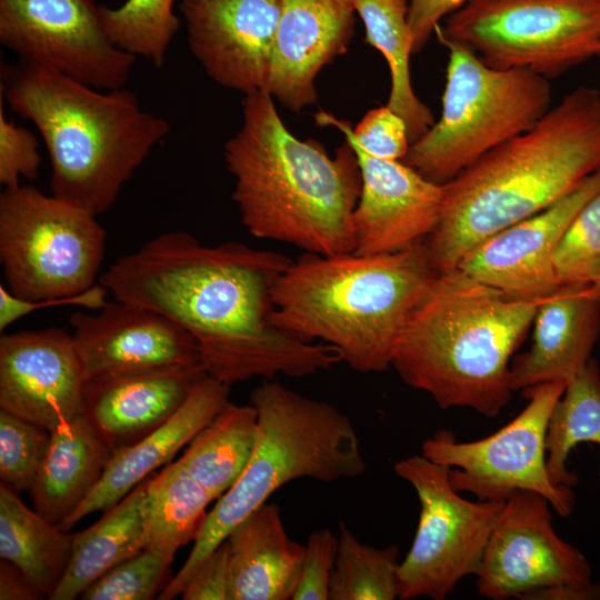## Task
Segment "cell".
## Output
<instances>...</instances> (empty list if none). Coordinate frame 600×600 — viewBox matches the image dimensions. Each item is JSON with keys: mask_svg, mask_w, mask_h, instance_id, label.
Masks as SVG:
<instances>
[{"mask_svg": "<svg viewBox=\"0 0 600 600\" xmlns=\"http://www.w3.org/2000/svg\"><path fill=\"white\" fill-rule=\"evenodd\" d=\"M96 214L29 186L0 194V260L8 290L29 301L94 286L106 249Z\"/></svg>", "mask_w": 600, "mask_h": 600, "instance_id": "cell-10", "label": "cell"}, {"mask_svg": "<svg viewBox=\"0 0 600 600\" xmlns=\"http://www.w3.org/2000/svg\"><path fill=\"white\" fill-rule=\"evenodd\" d=\"M258 428L250 403L227 406L188 443L178 463L218 500L249 462Z\"/></svg>", "mask_w": 600, "mask_h": 600, "instance_id": "cell-29", "label": "cell"}, {"mask_svg": "<svg viewBox=\"0 0 600 600\" xmlns=\"http://www.w3.org/2000/svg\"><path fill=\"white\" fill-rule=\"evenodd\" d=\"M207 374L192 364L89 380L82 413L116 452L166 422Z\"/></svg>", "mask_w": 600, "mask_h": 600, "instance_id": "cell-21", "label": "cell"}, {"mask_svg": "<svg viewBox=\"0 0 600 600\" xmlns=\"http://www.w3.org/2000/svg\"><path fill=\"white\" fill-rule=\"evenodd\" d=\"M289 257L238 242L206 246L183 231L159 234L119 258L100 283L113 299L176 321L199 343L206 372L231 384L252 377H304L342 362L272 321Z\"/></svg>", "mask_w": 600, "mask_h": 600, "instance_id": "cell-1", "label": "cell"}, {"mask_svg": "<svg viewBox=\"0 0 600 600\" xmlns=\"http://www.w3.org/2000/svg\"><path fill=\"white\" fill-rule=\"evenodd\" d=\"M316 122L337 129L371 156L402 160L411 144L404 120L387 106L369 110L352 129L351 124L333 114L320 111Z\"/></svg>", "mask_w": 600, "mask_h": 600, "instance_id": "cell-37", "label": "cell"}, {"mask_svg": "<svg viewBox=\"0 0 600 600\" xmlns=\"http://www.w3.org/2000/svg\"><path fill=\"white\" fill-rule=\"evenodd\" d=\"M593 284L597 287V289L600 292V276H599V278L597 279V281Z\"/></svg>", "mask_w": 600, "mask_h": 600, "instance_id": "cell-44", "label": "cell"}, {"mask_svg": "<svg viewBox=\"0 0 600 600\" xmlns=\"http://www.w3.org/2000/svg\"><path fill=\"white\" fill-rule=\"evenodd\" d=\"M600 192V168L540 212L500 231L472 250L458 268L513 298L556 291L553 256L571 221Z\"/></svg>", "mask_w": 600, "mask_h": 600, "instance_id": "cell-19", "label": "cell"}, {"mask_svg": "<svg viewBox=\"0 0 600 600\" xmlns=\"http://www.w3.org/2000/svg\"><path fill=\"white\" fill-rule=\"evenodd\" d=\"M226 540L230 600H292L306 546L288 537L276 503H263L239 522Z\"/></svg>", "mask_w": 600, "mask_h": 600, "instance_id": "cell-24", "label": "cell"}, {"mask_svg": "<svg viewBox=\"0 0 600 600\" xmlns=\"http://www.w3.org/2000/svg\"><path fill=\"white\" fill-rule=\"evenodd\" d=\"M434 34L489 67L550 80L600 57V0H467Z\"/></svg>", "mask_w": 600, "mask_h": 600, "instance_id": "cell-9", "label": "cell"}, {"mask_svg": "<svg viewBox=\"0 0 600 600\" xmlns=\"http://www.w3.org/2000/svg\"><path fill=\"white\" fill-rule=\"evenodd\" d=\"M86 383L72 334L64 330L0 337V409L51 431L82 413Z\"/></svg>", "mask_w": 600, "mask_h": 600, "instance_id": "cell-17", "label": "cell"}, {"mask_svg": "<svg viewBox=\"0 0 600 600\" xmlns=\"http://www.w3.org/2000/svg\"><path fill=\"white\" fill-rule=\"evenodd\" d=\"M600 333V292L594 284L560 286L540 303L530 349L511 361L514 391L568 383L591 359Z\"/></svg>", "mask_w": 600, "mask_h": 600, "instance_id": "cell-22", "label": "cell"}, {"mask_svg": "<svg viewBox=\"0 0 600 600\" xmlns=\"http://www.w3.org/2000/svg\"><path fill=\"white\" fill-rule=\"evenodd\" d=\"M346 141L361 174L352 213L353 252L390 253L424 241L440 221L444 184L424 178L402 160L378 158Z\"/></svg>", "mask_w": 600, "mask_h": 600, "instance_id": "cell-18", "label": "cell"}, {"mask_svg": "<svg viewBox=\"0 0 600 600\" xmlns=\"http://www.w3.org/2000/svg\"><path fill=\"white\" fill-rule=\"evenodd\" d=\"M566 383L549 382L522 391L528 403L494 433L458 442L449 430H439L422 444V456L450 467V481L459 492L479 500L504 502L516 491L543 496L561 517L574 508L570 487L554 484L547 469V432L551 411Z\"/></svg>", "mask_w": 600, "mask_h": 600, "instance_id": "cell-12", "label": "cell"}, {"mask_svg": "<svg viewBox=\"0 0 600 600\" xmlns=\"http://www.w3.org/2000/svg\"><path fill=\"white\" fill-rule=\"evenodd\" d=\"M229 402V384L207 374L166 422L113 452L98 486L60 528L69 531L90 513L118 503L158 468L171 462Z\"/></svg>", "mask_w": 600, "mask_h": 600, "instance_id": "cell-23", "label": "cell"}, {"mask_svg": "<svg viewBox=\"0 0 600 600\" xmlns=\"http://www.w3.org/2000/svg\"><path fill=\"white\" fill-rule=\"evenodd\" d=\"M149 477L104 510L91 527L73 534L67 571L49 600H73L120 562L147 547L144 503Z\"/></svg>", "mask_w": 600, "mask_h": 600, "instance_id": "cell-26", "label": "cell"}, {"mask_svg": "<svg viewBox=\"0 0 600 600\" xmlns=\"http://www.w3.org/2000/svg\"><path fill=\"white\" fill-rule=\"evenodd\" d=\"M0 42L21 61L100 90L123 88L136 62L110 39L94 0H0Z\"/></svg>", "mask_w": 600, "mask_h": 600, "instance_id": "cell-14", "label": "cell"}, {"mask_svg": "<svg viewBox=\"0 0 600 600\" xmlns=\"http://www.w3.org/2000/svg\"><path fill=\"white\" fill-rule=\"evenodd\" d=\"M267 92L300 112L316 104L320 71L343 54L353 37V0H280Z\"/></svg>", "mask_w": 600, "mask_h": 600, "instance_id": "cell-20", "label": "cell"}, {"mask_svg": "<svg viewBox=\"0 0 600 600\" xmlns=\"http://www.w3.org/2000/svg\"><path fill=\"white\" fill-rule=\"evenodd\" d=\"M544 298L510 297L460 268L437 272L399 336L391 366L442 409L496 417L513 392L511 357Z\"/></svg>", "mask_w": 600, "mask_h": 600, "instance_id": "cell-4", "label": "cell"}, {"mask_svg": "<svg viewBox=\"0 0 600 600\" xmlns=\"http://www.w3.org/2000/svg\"><path fill=\"white\" fill-rule=\"evenodd\" d=\"M0 183L17 187L20 179L37 177L41 158L36 137L26 128L9 120L0 104Z\"/></svg>", "mask_w": 600, "mask_h": 600, "instance_id": "cell-38", "label": "cell"}, {"mask_svg": "<svg viewBox=\"0 0 600 600\" xmlns=\"http://www.w3.org/2000/svg\"><path fill=\"white\" fill-rule=\"evenodd\" d=\"M338 537L330 529L312 531L306 544L300 580L292 600H329Z\"/></svg>", "mask_w": 600, "mask_h": 600, "instance_id": "cell-39", "label": "cell"}, {"mask_svg": "<svg viewBox=\"0 0 600 600\" xmlns=\"http://www.w3.org/2000/svg\"><path fill=\"white\" fill-rule=\"evenodd\" d=\"M112 454L83 413L51 430L29 489L33 509L61 526L98 486Z\"/></svg>", "mask_w": 600, "mask_h": 600, "instance_id": "cell-25", "label": "cell"}, {"mask_svg": "<svg viewBox=\"0 0 600 600\" xmlns=\"http://www.w3.org/2000/svg\"><path fill=\"white\" fill-rule=\"evenodd\" d=\"M363 22L366 42L384 58L390 73L387 107L406 122L411 142L436 121L431 110L416 94L410 73L413 53L407 0H353Z\"/></svg>", "mask_w": 600, "mask_h": 600, "instance_id": "cell-28", "label": "cell"}, {"mask_svg": "<svg viewBox=\"0 0 600 600\" xmlns=\"http://www.w3.org/2000/svg\"><path fill=\"white\" fill-rule=\"evenodd\" d=\"M420 502L418 528L398 571V598L443 600L469 574H477L504 502L470 501L450 481V467L424 456L394 463Z\"/></svg>", "mask_w": 600, "mask_h": 600, "instance_id": "cell-11", "label": "cell"}, {"mask_svg": "<svg viewBox=\"0 0 600 600\" xmlns=\"http://www.w3.org/2000/svg\"><path fill=\"white\" fill-rule=\"evenodd\" d=\"M43 594L13 564L0 561L1 600H39Z\"/></svg>", "mask_w": 600, "mask_h": 600, "instance_id": "cell-43", "label": "cell"}, {"mask_svg": "<svg viewBox=\"0 0 600 600\" xmlns=\"http://www.w3.org/2000/svg\"><path fill=\"white\" fill-rule=\"evenodd\" d=\"M172 559L151 549L114 566L90 584L82 600H150L158 598L171 578Z\"/></svg>", "mask_w": 600, "mask_h": 600, "instance_id": "cell-35", "label": "cell"}, {"mask_svg": "<svg viewBox=\"0 0 600 600\" xmlns=\"http://www.w3.org/2000/svg\"><path fill=\"white\" fill-rule=\"evenodd\" d=\"M582 442L600 446V369L593 358L567 383L550 414L547 469L554 484L571 488L578 482L567 461L571 450ZM598 477L600 482V468Z\"/></svg>", "mask_w": 600, "mask_h": 600, "instance_id": "cell-31", "label": "cell"}, {"mask_svg": "<svg viewBox=\"0 0 600 600\" xmlns=\"http://www.w3.org/2000/svg\"><path fill=\"white\" fill-rule=\"evenodd\" d=\"M232 199L247 231L307 253L353 252L352 213L361 190L354 151L332 157L318 141L296 137L267 91L244 96L242 121L224 146Z\"/></svg>", "mask_w": 600, "mask_h": 600, "instance_id": "cell-3", "label": "cell"}, {"mask_svg": "<svg viewBox=\"0 0 600 600\" xmlns=\"http://www.w3.org/2000/svg\"><path fill=\"white\" fill-rule=\"evenodd\" d=\"M449 51L441 113L402 161L446 184L487 152L532 128L552 107L550 80L528 69H496L463 46Z\"/></svg>", "mask_w": 600, "mask_h": 600, "instance_id": "cell-8", "label": "cell"}, {"mask_svg": "<svg viewBox=\"0 0 600 600\" xmlns=\"http://www.w3.org/2000/svg\"><path fill=\"white\" fill-rule=\"evenodd\" d=\"M436 273L423 241L382 254L307 253L280 278L272 321L334 347L354 371L383 372Z\"/></svg>", "mask_w": 600, "mask_h": 600, "instance_id": "cell-6", "label": "cell"}, {"mask_svg": "<svg viewBox=\"0 0 600 600\" xmlns=\"http://www.w3.org/2000/svg\"><path fill=\"white\" fill-rule=\"evenodd\" d=\"M600 168V91L579 86L529 130L444 184L442 213L424 239L436 272L458 268L482 242L540 212Z\"/></svg>", "mask_w": 600, "mask_h": 600, "instance_id": "cell-2", "label": "cell"}, {"mask_svg": "<svg viewBox=\"0 0 600 600\" xmlns=\"http://www.w3.org/2000/svg\"><path fill=\"white\" fill-rule=\"evenodd\" d=\"M174 1L127 0L118 8L101 7L104 29L117 47L160 67L180 27Z\"/></svg>", "mask_w": 600, "mask_h": 600, "instance_id": "cell-33", "label": "cell"}, {"mask_svg": "<svg viewBox=\"0 0 600 600\" xmlns=\"http://www.w3.org/2000/svg\"><path fill=\"white\" fill-rule=\"evenodd\" d=\"M560 286L593 284L600 276V192L566 230L553 256Z\"/></svg>", "mask_w": 600, "mask_h": 600, "instance_id": "cell-34", "label": "cell"}, {"mask_svg": "<svg viewBox=\"0 0 600 600\" xmlns=\"http://www.w3.org/2000/svg\"><path fill=\"white\" fill-rule=\"evenodd\" d=\"M86 380L201 363L196 338L168 317L113 299L90 314L70 317Z\"/></svg>", "mask_w": 600, "mask_h": 600, "instance_id": "cell-16", "label": "cell"}, {"mask_svg": "<svg viewBox=\"0 0 600 600\" xmlns=\"http://www.w3.org/2000/svg\"><path fill=\"white\" fill-rule=\"evenodd\" d=\"M3 70L1 96L46 144L51 193L96 216L170 131L127 89H96L24 61Z\"/></svg>", "mask_w": 600, "mask_h": 600, "instance_id": "cell-5", "label": "cell"}, {"mask_svg": "<svg viewBox=\"0 0 600 600\" xmlns=\"http://www.w3.org/2000/svg\"><path fill=\"white\" fill-rule=\"evenodd\" d=\"M108 289L100 284H94L90 289L66 298L48 299L41 301H29L13 296L2 284L0 286V330L3 331L11 323L26 317L30 312L52 306H78L90 310L102 309L107 301Z\"/></svg>", "mask_w": 600, "mask_h": 600, "instance_id": "cell-41", "label": "cell"}, {"mask_svg": "<svg viewBox=\"0 0 600 600\" xmlns=\"http://www.w3.org/2000/svg\"><path fill=\"white\" fill-rule=\"evenodd\" d=\"M280 0H181L189 49L219 86L266 91Z\"/></svg>", "mask_w": 600, "mask_h": 600, "instance_id": "cell-15", "label": "cell"}, {"mask_svg": "<svg viewBox=\"0 0 600 600\" xmlns=\"http://www.w3.org/2000/svg\"><path fill=\"white\" fill-rule=\"evenodd\" d=\"M251 404L258 413L251 458L208 512L186 562L158 596L159 600L181 596L203 559L286 483L300 478L333 482L359 477L366 470L357 430L333 404L277 382L257 387Z\"/></svg>", "mask_w": 600, "mask_h": 600, "instance_id": "cell-7", "label": "cell"}, {"mask_svg": "<svg viewBox=\"0 0 600 600\" xmlns=\"http://www.w3.org/2000/svg\"><path fill=\"white\" fill-rule=\"evenodd\" d=\"M50 441V431L0 409V479L16 492L29 491Z\"/></svg>", "mask_w": 600, "mask_h": 600, "instance_id": "cell-36", "label": "cell"}, {"mask_svg": "<svg viewBox=\"0 0 600 600\" xmlns=\"http://www.w3.org/2000/svg\"><path fill=\"white\" fill-rule=\"evenodd\" d=\"M73 534L50 522L0 484V558L17 567L50 598L61 582L71 558Z\"/></svg>", "mask_w": 600, "mask_h": 600, "instance_id": "cell-27", "label": "cell"}, {"mask_svg": "<svg viewBox=\"0 0 600 600\" xmlns=\"http://www.w3.org/2000/svg\"><path fill=\"white\" fill-rule=\"evenodd\" d=\"M183 600H230L229 544L224 540L198 566L187 582Z\"/></svg>", "mask_w": 600, "mask_h": 600, "instance_id": "cell-40", "label": "cell"}, {"mask_svg": "<svg viewBox=\"0 0 600 600\" xmlns=\"http://www.w3.org/2000/svg\"><path fill=\"white\" fill-rule=\"evenodd\" d=\"M549 506L543 496L522 490L504 501L476 574L481 597L600 599L587 558L557 534Z\"/></svg>", "mask_w": 600, "mask_h": 600, "instance_id": "cell-13", "label": "cell"}, {"mask_svg": "<svg viewBox=\"0 0 600 600\" xmlns=\"http://www.w3.org/2000/svg\"><path fill=\"white\" fill-rule=\"evenodd\" d=\"M399 548L360 542L344 522L338 528V551L329 600L398 598Z\"/></svg>", "mask_w": 600, "mask_h": 600, "instance_id": "cell-32", "label": "cell"}, {"mask_svg": "<svg viewBox=\"0 0 600 600\" xmlns=\"http://www.w3.org/2000/svg\"><path fill=\"white\" fill-rule=\"evenodd\" d=\"M467 0H407L413 53L420 52L434 34L440 21Z\"/></svg>", "mask_w": 600, "mask_h": 600, "instance_id": "cell-42", "label": "cell"}, {"mask_svg": "<svg viewBox=\"0 0 600 600\" xmlns=\"http://www.w3.org/2000/svg\"><path fill=\"white\" fill-rule=\"evenodd\" d=\"M213 500L177 460L151 474L144 503L146 548L173 560L180 547L196 540Z\"/></svg>", "mask_w": 600, "mask_h": 600, "instance_id": "cell-30", "label": "cell"}]
</instances>
